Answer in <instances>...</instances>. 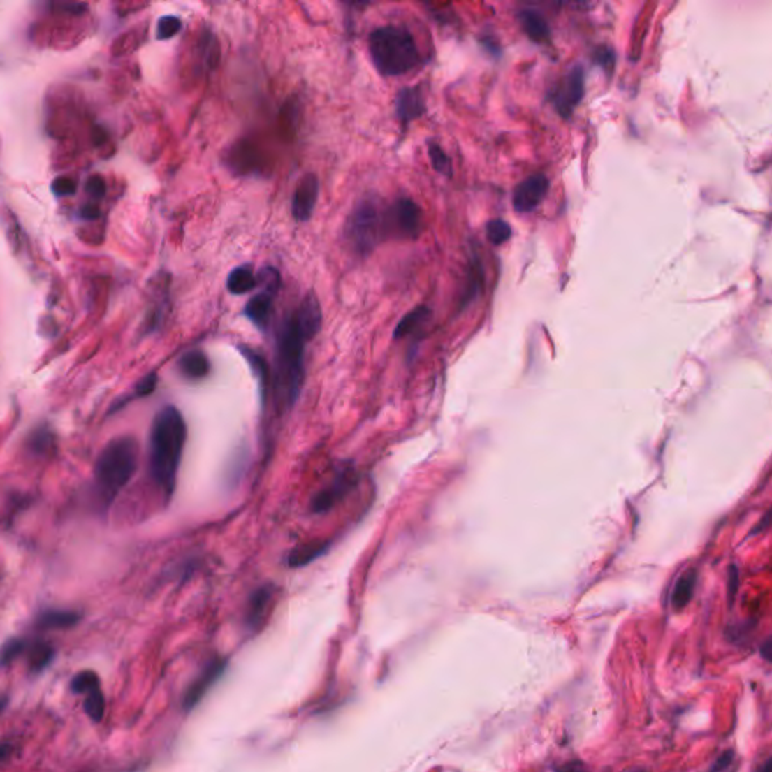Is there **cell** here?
Listing matches in <instances>:
<instances>
[{"label":"cell","instance_id":"cell-6","mask_svg":"<svg viewBox=\"0 0 772 772\" xmlns=\"http://www.w3.org/2000/svg\"><path fill=\"white\" fill-rule=\"evenodd\" d=\"M423 213L412 199L400 198L385 213V228L398 237L416 238L421 231Z\"/></svg>","mask_w":772,"mask_h":772},{"label":"cell","instance_id":"cell-8","mask_svg":"<svg viewBox=\"0 0 772 772\" xmlns=\"http://www.w3.org/2000/svg\"><path fill=\"white\" fill-rule=\"evenodd\" d=\"M583 95L584 73L581 66H575L557 87L554 95H552V101H554V106L561 113V117L567 118L576 108V104L583 100Z\"/></svg>","mask_w":772,"mask_h":772},{"label":"cell","instance_id":"cell-13","mask_svg":"<svg viewBox=\"0 0 772 772\" xmlns=\"http://www.w3.org/2000/svg\"><path fill=\"white\" fill-rule=\"evenodd\" d=\"M275 597V587L270 584L261 585L255 590L251 595L249 602H247V613H246V625L249 629H260L264 623V618L269 613V608L272 600Z\"/></svg>","mask_w":772,"mask_h":772},{"label":"cell","instance_id":"cell-44","mask_svg":"<svg viewBox=\"0 0 772 772\" xmlns=\"http://www.w3.org/2000/svg\"><path fill=\"white\" fill-rule=\"evenodd\" d=\"M629 772H644L643 769H635V771H629Z\"/></svg>","mask_w":772,"mask_h":772},{"label":"cell","instance_id":"cell-19","mask_svg":"<svg viewBox=\"0 0 772 772\" xmlns=\"http://www.w3.org/2000/svg\"><path fill=\"white\" fill-rule=\"evenodd\" d=\"M256 287V278L251 269V265H240V268L234 269L226 279V289L230 293L237 294H246L252 291Z\"/></svg>","mask_w":772,"mask_h":772},{"label":"cell","instance_id":"cell-2","mask_svg":"<svg viewBox=\"0 0 772 772\" xmlns=\"http://www.w3.org/2000/svg\"><path fill=\"white\" fill-rule=\"evenodd\" d=\"M138 444L133 437H118L103 448L95 462L94 483L99 502L106 510L130 483L138 468Z\"/></svg>","mask_w":772,"mask_h":772},{"label":"cell","instance_id":"cell-9","mask_svg":"<svg viewBox=\"0 0 772 772\" xmlns=\"http://www.w3.org/2000/svg\"><path fill=\"white\" fill-rule=\"evenodd\" d=\"M549 190L546 175L534 174L522 181L513 192V207L518 213H530L545 199Z\"/></svg>","mask_w":772,"mask_h":772},{"label":"cell","instance_id":"cell-32","mask_svg":"<svg viewBox=\"0 0 772 772\" xmlns=\"http://www.w3.org/2000/svg\"><path fill=\"white\" fill-rule=\"evenodd\" d=\"M201 52H203V59H204V64L208 66V68H213L214 64L217 62V54H219V49H217V44H216V40L214 36L212 34H207V35H203V41H201Z\"/></svg>","mask_w":772,"mask_h":772},{"label":"cell","instance_id":"cell-5","mask_svg":"<svg viewBox=\"0 0 772 772\" xmlns=\"http://www.w3.org/2000/svg\"><path fill=\"white\" fill-rule=\"evenodd\" d=\"M386 231L385 214L371 199L359 203L351 213L347 225V237L355 251L367 255L377 246L380 235Z\"/></svg>","mask_w":772,"mask_h":772},{"label":"cell","instance_id":"cell-7","mask_svg":"<svg viewBox=\"0 0 772 772\" xmlns=\"http://www.w3.org/2000/svg\"><path fill=\"white\" fill-rule=\"evenodd\" d=\"M356 472L351 468H344L341 472H338L333 476L332 481L326 486L325 489H321L316 497L311 501V511L312 513H328L330 509L344 500L349 492L356 486Z\"/></svg>","mask_w":772,"mask_h":772},{"label":"cell","instance_id":"cell-21","mask_svg":"<svg viewBox=\"0 0 772 772\" xmlns=\"http://www.w3.org/2000/svg\"><path fill=\"white\" fill-rule=\"evenodd\" d=\"M80 620V614L74 611H64V609H50L38 617L36 625L44 629H64L78 625Z\"/></svg>","mask_w":772,"mask_h":772},{"label":"cell","instance_id":"cell-29","mask_svg":"<svg viewBox=\"0 0 772 772\" xmlns=\"http://www.w3.org/2000/svg\"><path fill=\"white\" fill-rule=\"evenodd\" d=\"M97 686H100L99 674L91 671V670L79 673L71 682V690L75 694H87L91 690L97 688Z\"/></svg>","mask_w":772,"mask_h":772},{"label":"cell","instance_id":"cell-11","mask_svg":"<svg viewBox=\"0 0 772 772\" xmlns=\"http://www.w3.org/2000/svg\"><path fill=\"white\" fill-rule=\"evenodd\" d=\"M293 317L309 341L316 337L321 328V307L316 294H305L300 305L293 312Z\"/></svg>","mask_w":772,"mask_h":772},{"label":"cell","instance_id":"cell-18","mask_svg":"<svg viewBox=\"0 0 772 772\" xmlns=\"http://www.w3.org/2000/svg\"><path fill=\"white\" fill-rule=\"evenodd\" d=\"M330 541H312L308 545H303L300 548H296L291 551L289 555V566L290 567H303L314 560L320 558L325 552L329 549Z\"/></svg>","mask_w":772,"mask_h":772},{"label":"cell","instance_id":"cell-39","mask_svg":"<svg viewBox=\"0 0 772 772\" xmlns=\"http://www.w3.org/2000/svg\"><path fill=\"white\" fill-rule=\"evenodd\" d=\"M555 772H588L585 769V766L581 764L579 760H574V762H567V764H563L555 768Z\"/></svg>","mask_w":772,"mask_h":772},{"label":"cell","instance_id":"cell-30","mask_svg":"<svg viewBox=\"0 0 772 772\" xmlns=\"http://www.w3.org/2000/svg\"><path fill=\"white\" fill-rule=\"evenodd\" d=\"M181 27H183V23H181L178 17L175 15L161 17L156 29L157 40H170V38L175 36L181 31Z\"/></svg>","mask_w":772,"mask_h":772},{"label":"cell","instance_id":"cell-27","mask_svg":"<svg viewBox=\"0 0 772 772\" xmlns=\"http://www.w3.org/2000/svg\"><path fill=\"white\" fill-rule=\"evenodd\" d=\"M256 278V285H260L264 293H269L275 296L281 289V275L275 268H263Z\"/></svg>","mask_w":772,"mask_h":772},{"label":"cell","instance_id":"cell-34","mask_svg":"<svg viewBox=\"0 0 772 772\" xmlns=\"http://www.w3.org/2000/svg\"><path fill=\"white\" fill-rule=\"evenodd\" d=\"M87 192L92 198L101 199L106 195V183H104V180L100 175H92L87 181Z\"/></svg>","mask_w":772,"mask_h":772},{"label":"cell","instance_id":"cell-40","mask_svg":"<svg viewBox=\"0 0 772 772\" xmlns=\"http://www.w3.org/2000/svg\"><path fill=\"white\" fill-rule=\"evenodd\" d=\"M730 599H733V596H735V593L738 592V569L735 571V567L731 569V574H730Z\"/></svg>","mask_w":772,"mask_h":772},{"label":"cell","instance_id":"cell-17","mask_svg":"<svg viewBox=\"0 0 772 772\" xmlns=\"http://www.w3.org/2000/svg\"><path fill=\"white\" fill-rule=\"evenodd\" d=\"M519 20L522 24V29L536 43H545L549 40L551 31L548 22L545 20L540 13L532 11V9H527L519 14Z\"/></svg>","mask_w":772,"mask_h":772},{"label":"cell","instance_id":"cell-25","mask_svg":"<svg viewBox=\"0 0 772 772\" xmlns=\"http://www.w3.org/2000/svg\"><path fill=\"white\" fill-rule=\"evenodd\" d=\"M104 706H106V703H104V695L100 686L87 692V700L83 703V709L94 722H100L103 720Z\"/></svg>","mask_w":772,"mask_h":772},{"label":"cell","instance_id":"cell-3","mask_svg":"<svg viewBox=\"0 0 772 772\" xmlns=\"http://www.w3.org/2000/svg\"><path fill=\"white\" fill-rule=\"evenodd\" d=\"M370 58L382 75L406 74L421 61L412 34L403 26H384L370 35Z\"/></svg>","mask_w":772,"mask_h":772},{"label":"cell","instance_id":"cell-15","mask_svg":"<svg viewBox=\"0 0 772 772\" xmlns=\"http://www.w3.org/2000/svg\"><path fill=\"white\" fill-rule=\"evenodd\" d=\"M178 368L186 379L201 380L210 373V360L201 350H190L181 356Z\"/></svg>","mask_w":772,"mask_h":772},{"label":"cell","instance_id":"cell-31","mask_svg":"<svg viewBox=\"0 0 772 772\" xmlns=\"http://www.w3.org/2000/svg\"><path fill=\"white\" fill-rule=\"evenodd\" d=\"M26 647H27V643L24 640H20V638H13V640H9L6 644H3L2 649H0V665L11 664L26 650Z\"/></svg>","mask_w":772,"mask_h":772},{"label":"cell","instance_id":"cell-4","mask_svg":"<svg viewBox=\"0 0 772 772\" xmlns=\"http://www.w3.org/2000/svg\"><path fill=\"white\" fill-rule=\"evenodd\" d=\"M293 314L282 321L278 332V373L289 403H294L305 377V346L308 342Z\"/></svg>","mask_w":772,"mask_h":772},{"label":"cell","instance_id":"cell-28","mask_svg":"<svg viewBox=\"0 0 772 772\" xmlns=\"http://www.w3.org/2000/svg\"><path fill=\"white\" fill-rule=\"evenodd\" d=\"M486 235H488L490 243L500 246L504 242H507L511 237V228L507 222H504L502 219H493V221H490L488 226H486Z\"/></svg>","mask_w":772,"mask_h":772},{"label":"cell","instance_id":"cell-12","mask_svg":"<svg viewBox=\"0 0 772 772\" xmlns=\"http://www.w3.org/2000/svg\"><path fill=\"white\" fill-rule=\"evenodd\" d=\"M225 661L216 660L207 665V669L201 673V676L190 685V688L184 697V706L186 709H192L194 706L201 701V699L208 692V690L219 680L222 673L225 671Z\"/></svg>","mask_w":772,"mask_h":772},{"label":"cell","instance_id":"cell-10","mask_svg":"<svg viewBox=\"0 0 772 772\" xmlns=\"http://www.w3.org/2000/svg\"><path fill=\"white\" fill-rule=\"evenodd\" d=\"M319 178L314 174H307L299 180L291 201V213L298 222H307L312 216L319 199Z\"/></svg>","mask_w":772,"mask_h":772},{"label":"cell","instance_id":"cell-33","mask_svg":"<svg viewBox=\"0 0 772 772\" xmlns=\"http://www.w3.org/2000/svg\"><path fill=\"white\" fill-rule=\"evenodd\" d=\"M52 190L56 196H61V198L73 196L75 194V190H78V183L68 177H58L53 181Z\"/></svg>","mask_w":772,"mask_h":772},{"label":"cell","instance_id":"cell-36","mask_svg":"<svg viewBox=\"0 0 772 772\" xmlns=\"http://www.w3.org/2000/svg\"><path fill=\"white\" fill-rule=\"evenodd\" d=\"M156 385H157V376L154 373H151V374L145 376L138 384V386L135 389V395L136 397H147L152 393V391L156 389Z\"/></svg>","mask_w":772,"mask_h":772},{"label":"cell","instance_id":"cell-1","mask_svg":"<svg viewBox=\"0 0 772 772\" xmlns=\"http://www.w3.org/2000/svg\"><path fill=\"white\" fill-rule=\"evenodd\" d=\"M186 437L184 416L175 406L161 407L150 432V472L168 500L175 490Z\"/></svg>","mask_w":772,"mask_h":772},{"label":"cell","instance_id":"cell-24","mask_svg":"<svg viewBox=\"0 0 772 772\" xmlns=\"http://www.w3.org/2000/svg\"><path fill=\"white\" fill-rule=\"evenodd\" d=\"M54 656V649L50 644L45 643H36L32 646L29 653V664L32 673L43 671L47 665H49Z\"/></svg>","mask_w":772,"mask_h":772},{"label":"cell","instance_id":"cell-22","mask_svg":"<svg viewBox=\"0 0 772 772\" xmlns=\"http://www.w3.org/2000/svg\"><path fill=\"white\" fill-rule=\"evenodd\" d=\"M428 316H430V309L427 307H418L411 312H407L397 325L394 330V338L400 340L411 335V333H414L419 326L423 325V323L428 319Z\"/></svg>","mask_w":772,"mask_h":772},{"label":"cell","instance_id":"cell-35","mask_svg":"<svg viewBox=\"0 0 772 772\" xmlns=\"http://www.w3.org/2000/svg\"><path fill=\"white\" fill-rule=\"evenodd\" d=\"M614 61H616V56H614L613 50H609V49H599L595 54V62L602 66V68L606 73L613 71Z\"/></svg>","mask_w":772,"mask_h":772},{"label":"cell","instance_id":"cell-41","mask_svg":"<svg viewBox=\"0 0 772 772\" xmlns=\"http://www.w3.org/2000/svg\"><path fill=\"white\" fill-rule=\"evenodd\" d=\"M11 745L9 743H2L0 745V762H3L9 755H11Z\"/></svg>","mask_w":772,"mask_h":772},{"label":"cell","instance_id":"cell-43","mask_svg":"<svg viewBox=\"0 0 772 772\" xmlns=\"http://www.w3.org/2000/svg\"><path fill=\"white\" fill-rule=\"evenodd\" d=\"M8 706V697L6 695H0V713L3 712V709Z\"/></svg>","mask_w":772,"mask_h":772},{"label":"cell","instance_id":"cell-20","mask_svg":"<svg viewBox=\"0 0 772 772\" xmlns=\"http://www.w3.org/2000/svg\"><path fill=\"white\" fill-rule=\"evenodd\" d=\"M695 584H697V575H695L694 570L686 571L685 575H682L678 579V583H676L673 595H671V604H673L674 609L680 611V609H683L686 605L691 602L694 590H695Z\"/></svg>","mask_w":772,"mask_h":772},{"label":"cell","instance_id":"cell-14","mask_svg":"<svg viewBox=\"0 0 772 772\" xmlns=\"http://www.w3.org/2000/svg\"><path fill=\"white\" fill-rule=\"evenodd\" d=\"M425 112V101L418 87L403 88L397 94L395 113L400 121L407 124L419 118Z\"/></svg>","mask_w":772,"mask_h":772},{"label":"cell","instance_id":"cell-38","mask_svg":"<svg viewBox=\"0 0 772 772\" xmlns=\"http://www.w3.org/2000/svg\"><path fill=\"white\" fill-rule=\"evenodd\" d=\"M79 216L82 219H85V221H97V219L100 217V208L97 205H92V204L83 205L80 208Z\"/></svg>","mask_w":772,"mask_h":772},{"label":"cell","instance_id":"cell-42","mask_svg":"<svg viewBox=\"0 0 772 772\" xmlns=\"http://www.w3.org/2000/svg\"><path fill=\"white\" fill-rule=\"evenodd\" d=\"M760 650H762V653H764V656H765V660H768V661H769V652H771V641H769V640H768V641H766V643H765V644H764V647H762V649H760Z\"/></svg>","mask_w":772,"mask_h":772},{"label":"cell","instance_id":"cell-37","mask_svg":"<svg viewBox=\"0 0 772 772\" xmlns=\"http://www.w3.org/2000/svg\"><path fill=\"white\" fill-rule=\"evenodd\" d=\"M733 757H735V752H733L731 750L724 751L722 755L717 760H715V764H713V766L711 768L709 772H724L731 765Z\"/></svg>","mask_w":772,"mask_h":772},{"label":"cell","instance_id":"cell-23","mask_svg":"<svg viewBox=\"0 0 772 772\" xmlns=\"http://www.w3.org/2000/svg\"><path fill=\"white\" fill-rule=\"evenodd\" d=\"M240 351L243 354V356L246 358V360L249 362V365L252 367L256 377H258L260 384H261V394L264 395L265 394V386H268V384H269L268 362L264 360V358L260 354H256L255 350H252L249 347H240Z\"/></svg>","mask_w":772,"mask_h":772},{"label":"cell","instance_id":"cell-26","mask_svg":"<svg viewBox=\"0 0 772 772\" xmlns=\"http://www.w3.org/2000/svg\"><path fill=\"white\" fill-rule=\"evenodd\" d=\"M428 156H430L432 166L435 168L436 173H439L445 177H451L453 174L451 160L446 156V152L441 148V145L435 144V142H430V144H428Z\"/></svg>","mask_w":772,"mask_h":772},{"label":"cell","instance_id":"cell-16","mask_svg":"<svg viewBox=\"0 0 772 772\" xmlns=\"http://www.w3.org/2000/svg\"><path fill=\"white\" fill-rule=\"evenodd\" d=\"M273 298L275 296H272V294L261 291V293L256 294V296H254L249 302H247L246 308H245V314H246V317L249 319L255 326L264 329L265 326L269 325L272 307H273Z\"/></svg>","mask_w":772,"mask_h":772}]
</instances>
